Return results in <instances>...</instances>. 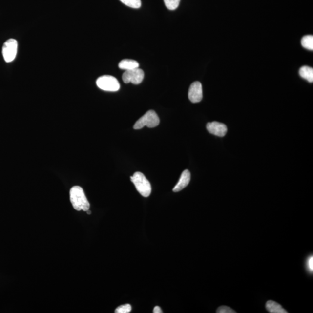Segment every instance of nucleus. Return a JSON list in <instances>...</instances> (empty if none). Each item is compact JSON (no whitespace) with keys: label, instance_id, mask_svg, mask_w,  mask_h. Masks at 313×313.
I'll return each mask as SVG.
<instances>
[{"label":"nucleus","instance_id":"nucleus-16","mask_svg":"<svg viewBox=\"0 0 313 313\" xmlns=\"http://www.w3.org/2000/svg\"><path fill=\"white\" fill-rule=\"evenodd\" d=\"M132 307L129 304L124 305L118 307L116 309V313H129L131 312Z\"/></svg>","mask_w":313,"mask_h":313},{"label":"nucleus","instance_id":"nucleus-1","mask_svg":"<svg viewBox=\"0 0 313 313\" xmlns=\"http://www.w3.org/2000/svg\"><path fill=\"white\" fill-rule=\"evenodd\" d=\"M70 197L71 203L76 210L80 211L82 210L86 212L89 210L90 204L82 188L76 186L71 188Z\"/></svg>","mask_w":313,"mask_h":313},{"label":"nucleus","instance_id":"nucleus-12","mask_svg":"<svg viewBox=\"0 0 313 313\" xmlns=\"http://www.w3.org/2000/svg\"><path fill=\"white\" fill-rule=\"evenodd\" d=\"M300 76L308 80L309 83L313 82V69L309 66H303L299 70Z\"/></svg>","mask_w":313,"mask_h":313},{"label":"nucleus","instance_id":"nucleus-20","mask_svg":"<svg viewBox=\"0 0 313 313\" xmlns=\"http://www.w3.org/2000/svg\"><path fill=\"white\" fill-rule=\"evenodd\" d=\"M86 212H87V213H88V215H90L91 213V212L89 210H88L87 211H86Z\"/></svg>","mask_w":313,"mask_h":313},{"label":"nucleus","instance_id":"nucleus-15","mask_svg":"<svg viewBox=\"0 0 313 313\" xmlns=\"http://www.w3.org/2000/svg\"><path fill=\"white\" fill-rule=\"evenodd\" d=\"M166 7L169 10H175L178 7L181 0H164Z\"/></svg>","mask_w":313,"mask_h":313},{"label":"nucleus","instance_id":"nucleus-7","mask_svg":"<svg viewBox=\"0 0 313 313\" xmlns=\"http://www.w3.org/2000/svg\"><path fill=\"white\" fill-rule=\"evenodd\" d=\"M188 99L193 103H198L203 99L202 85L200 82L192 83L188 90Z\"/></svg>","mask_w":313,"mask_h":313},{"label":"nucleus","instance_id":"nucleus-3","mask_svg":"<svg viewBox=\"0 0 313 313\" xmlns=\"http://www.w3.org/2000/svg\"><path fill=\"white\" fill-rule=\"evenodd\" d=\"M160 119L154 110H151L146 113L143 116L136 122L134 126L135 129H140L144 126L154 128L159 125Z\"/></svg>","mask_w":313,"mask_h":313},{"label":"nucleus","instance_id":"nucleus-9","mask_svg":"<svg viewBox=\"0 0 313 313\" xmlns=\"http://www.w3.org/2000/svg\"><path fill=\"white\" fill-rule=\"evenodd\" d=\"M191 175L188 170H185L182 172L181 178L179 180L178 184L176 185L174 188H173V192H179L181 191L187 187L189 182L190 181Z\"/></svg>","mask_w":313,"mask_h":313},{"label":"nucleus","instance_id":"nucleus-19","mask_svg":"<svg viewBox=\"0 0 313 313\" xmlns=\"http://www.w3.org/2000/svg\"><path fill=\"white\" fill-rule=\"evenodd\" d=\"M154 313H162V310L160 308L159 306H156L153 310Z\"/></svg>","mask_w":313,"mask_h":313},{"label":"nucleus","instance_id":"nucleus-18","mask_svg":"<svg viewBox=\"0 0 313 313\" xmlns=\"http://www.w3.org/2000/svg\"><path fill=\"white\" fill-rule=\"evenodd\" d=\"M306 269L309 272L313 273V256H309L306 260Z\"/></svg>","mask_w":313,"mask_h":313},{"label":"nucleus","instance_id":"nucleus-17","mask_svg":"<svg viewBox=\"0 0 313 313\" xmlns=\"http://www.w3.org/2000/svg\"><path fill=\"white\" fill-rule=\"evenodd\" d=\"M216 313H235L236 312L228 306H222L217 309Z\"/></svg>","mask_w":313,"mask_h":313},{"label":"nucleus","instance_id":"nucleus-5","mask_svg":"<svg viewBox=\"0 0 313 313\" xmlns=\"http://www.w3.org/2000/svg\"><path fill=\"white\" fill-rule=\"evenodd\" d=\"M18 51V42L16 40L11 39L6 42L2 46V55L6 63L13 61L16 57Z\"/></svg>","mask_w":313,"mask_h":313},{"label":"nucleus","instance_id":"nucleus-2","mask_svg":"<svg viewBox=\"0 0 313 313\" xmlns=\"http://www.w3.org/2000/svg\"><path fill=\"white\" fill-rule=\"evenodd\" d=\"M131 181L134 184L136 190L144 197H148L151 192L150 183L143 173L136 172L131 176Z\"/></svg>","mask_w":313,"mask_h":313},{"label":"nucleus","instance_id":"nucleus-8","mask_svg":"<svg viewBox=\"0 0 313 313\" xmlns=\"http://www.w3.org/2000/svg\"><path fill=\"white\" fill-rule=\"evenodd\" d=\"M207 129L210 134L223 137L228 131L227 126L224 124L213 122L207 125Z\"/></svg>","mask_w":313,"mask_h":313},{"label":"nucleus","instance_id":"nucleus-10","mask_svg":"<svg viewBox=\"0 0 313 313\" xmlns=\"http://www.w3.org/2000/svg\"><path fill=\"white\" fill-rule=\"evenodd\" d=\"M266 308L267 311L271 313H287L288 312L278 303L272 300H269L266 303Z\"/></svg>","mask_w":313,"mask_h":313},{"label":"nucleus","instance_id":"nucleus-11","mask_svg":"<svg viewBox=\"0 0 313 313\" xmlns=\"http://www.w3.org/2000/svg\"><path fill=\"white\" fill-rule=\"evenodd\" d=\"M139 64L137 61L132 60H124L119 64L120 69L122 70H129L138 68Z\"/></svg>","mask_w":313,"mask_h":313},{"label":"nucleus","instance_id":"nucleus-6","mask_svg":"<svg viewBox=\"0 0 313 313\" xmlns=\"http://www.w3.org/2000/svg\"><path fill=\"white\" fill-rule=\"evenodd\" d=\"M144 71L139 68L126 70L123 74V80L125 83H131L135 85H138L144 79Z\"/></svg>","mask_w":313,"mask_h":313},{"label":"nucleus","instance_id":"nucleus-4","mask_svg":"<svg viewBox=\"0 0 313 313\" xmlns=\"http://www.w3.org/2000/svg\"><path fill=\"white\" fill-rule=\"evenodd\" d=\"M99 88L105 91L116 92L120 88L119 81L115 77L105 75L99 77L97 80Z\"/></svg>","mask_w":313,"mask_h":313},{"label":"nucleus","instance_id":"nucleus-14","mask_svg":"<svg viewBox=\"0 0 313 313\" xmlns=\"http://www.w3.org/2000/svg\"><path fill=\"white\" fill-rule=\"evenodd\" d=\"M120 1L124 4L132 8L138 9L141 7V0H120Z\"/></svg>","mask_w":313,"mask_h":313},{"label":"nucleus","instance_id":"nucleus-13","mask_svg":"<svg viewBox=\"0 0 313 313\" xmlns=\"http://www.w3.org/2000/svg\"><path fill=\"white\" fill-rule=\"evenodd\" d=\"M302 45L309 50H313V36L311 35L305 36L301 40Z\"/></svg>","mask_w":313,"mask_h":313}]
</instances>
